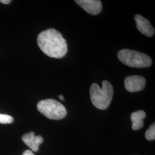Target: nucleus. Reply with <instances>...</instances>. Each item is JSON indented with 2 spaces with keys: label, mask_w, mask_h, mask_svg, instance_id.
Masks as SVG:
<instances>
[{
  "label": "nucleus",
  "mask_w": 155,
  "mask_h": 155,
  "mask_svg": "<svg viewBox=\"0 0 155 155\" xmlns=\"http://www.w3.org/2000/svg\"><path fill=\"white\" fill-rule=\"evenodd\" d=\"M37 40L40 50L51 58H61L67 54L66 40L55 29L50 28L41 32Z\"/></svg>",
  "instance_id": "f257e3e1"
},
{
  "label": "nucleus",
  "mask_w": 155,
  "mask_h": 155,
  "mask_svg": "<svg viewBox=\"0 0 155 155\" xmlns=\"http://www.w3.org/2000/svg\"><path fill=\"white\" fill-rule=\"evenodd\" d=\"M90 98L93 105L101 110L107 109L110 104L113 95V88L107 81L102 82V88L93 83L90 89Z\"/></svg>",
  "instance_id": "f03ea898"
},
{
  "label": "nucleus",
  "mask_w": 155,
  "mask_h": 155,
  "mask_svg": "<svg viewBox=\"0 0 155 155\" xmlns=\"http://www.w3.org/2000/svg\"><path fill=\"white\" fill-rule=\"evenodd\" d=\"M117 56L123 64L130 67L145 68L152 64L150 56L137 51L123 49L118 51Z\"/></svg>",
  "instance_id": "7ed1b4c3"
},
{
  "label": "nucleus",
  "mask_w": 155,
  "mask_h": 155,
  "mask_svg": "<svg viewBox=\"0 0 155 155\" xmlns=\"http://www.w3.org/2000/svg\"><path fill=\"white\" fill-rule=\"evenodd\" d=\"M37 109L40 113L51 120H59L66 116V107L61 102L53 99L39 101Z\"/></svg>",
  "instance_id": "20e7f679"
},
{
  "label": "nucleus",
  "mask_w": 155,
  "mask_h": 155,
  "mask_svg": "<svg viewBox=\"0 0 155 155\" xmlns=\"http://www.w3.org/2000/svg\"><path fill=\"white\" fill-rule=\"evenodd\" d=\"M146 79L139 75H131L125 79L124 86L127 91L133 93L141 91L145 88Z\"/></svg>",
  "instance_id": "39448f33"
},
{
  "label": "nucleus",
  "mask_w": 155,
  "mask_h": 155,
  "mask_svg": "<svg viewBox=\"0 0 155 155\" xmlns=\"http://www.w3.org/2000/svg\"><path fill=\"white\" fill-rule=\"evenodd\" d=\"M75 2L85 11L92 15H98L102 9V5L100 0H75Z\"/></svg>",
  "instance_id": "423d86ee"
},
{
  "label": "nucleus",
  "mask_w": 155,
  "mask_h": 155,
  "mask_svg": "<svg viewBox=\"0 0 155 155\" xmlns=\"http://www.w3.org/2000/svg\"><path fill=\"white\" fill-rule=\"evenodd\" d=\"M137 28L143 35L148 37H152L155 34V29L150 24V21L144 17L136 15L134 16Z\"/></svg>",
  "instance_id": "0eeeda50"
},
{
  "label": "nucleus",
  "mask_w": 155,
  "mask_h": 155,
  "mask_svg": "<svg viewBox=\"0 0 155 155\" xmlns=\"http://www.w3.org/2000/svg\"><path fill=\"white\" fill-rule=\"evenodd\" d=\"M22 140L33 152H38L40 144L43 142V137L41 136H35L33 132L24 134Z\"/></svg>",
  "instance_id": "6e6552de"
},
{
  "label": "nucleus",
  "mask_w": 155,
  "mask_h": 155,
  "mask_svg": "<svg viewBox=\"0 0 155 155\" xmlns=\"http://www.w3.org/2000/svg\"><path fill=\"white\" fill-rule=\"evenodd\" d=\"M146 117V113L143 110H138L132 113L130 119L132 122V129L138 130L144 126L143 120Z\"/></svg>",
  "instance_id": "1a4fd4ad"
},
{
  "label": "nucleus",
  "mask_w": 155,
  "mask_h": 155,
  "mask_svg": "<svg viewBox=\"0 0 155 155\" xmlns=\"http://www.w3.org/2000/svg\"><path fill=\"white\" fill-rule=\"evenodd\" d=\"M145 138L148 140H154L155 139V124H152L147 130L145 133Z\"/></svg>",
  "instance_id": "9d476101"
},
{
  "label": "nucleus",
  "mask_w": 155,
  "mask_h": 155,
  "mask_svg": "<svg viewBox=\"0 0 155 155\" xmlns=\"http://www.w3.org/2000/svg\"><path fill=\"white\" fill-rule=\"evenodd\" d=\"M13 121L14 119L11 116L0 114V124H11Z\"/></svg>",
  "instance_id": "9b49d317"
},
{
  "label": "nucleus",
  "mask_w": 155,
  "mask_h": 155,
  "mask_svg": "<svg viewBox=\"0 0 155 155\" xmlns=\"http://www.w3.org/2000/svg\"><path fill=\"white\" fill-rule=\"evenodd\" d=\"M22 155H35L32 151L31 150H25Z\"/></svg>",
  "instance_id": "f8f14e48"
},
{
  "label": "nucleus",
  "mask_w": 155,
  "mask_h": 155,
  "mask_svg": "<svg viewBox=\"0 0 155 155\" xmlns=\"http://www.w3.org/2000/svg\"><path fill=\"white\" fill-rule=\"evenodd\" d=\"M11 2V0H1L0 2L4 4H9Z\"/></svg>",
  "instance_id": "ddd939ff"
},
{
  "label": "nucleus",
  "mask_w": 155,
  "mask_h": 155,
  "mask_svg": "<svg viewBox=\"0 0 155 155\" xmlns=\"http://www.w3.org/2000/svg\"><path fill=\"white\" fill-rule=\"evenodd\" d=\"M59 99L61 100V101H64V97L62 95H59Z\"/></svg>",
  "instance_id": "4468645a"
}]
</instances>
